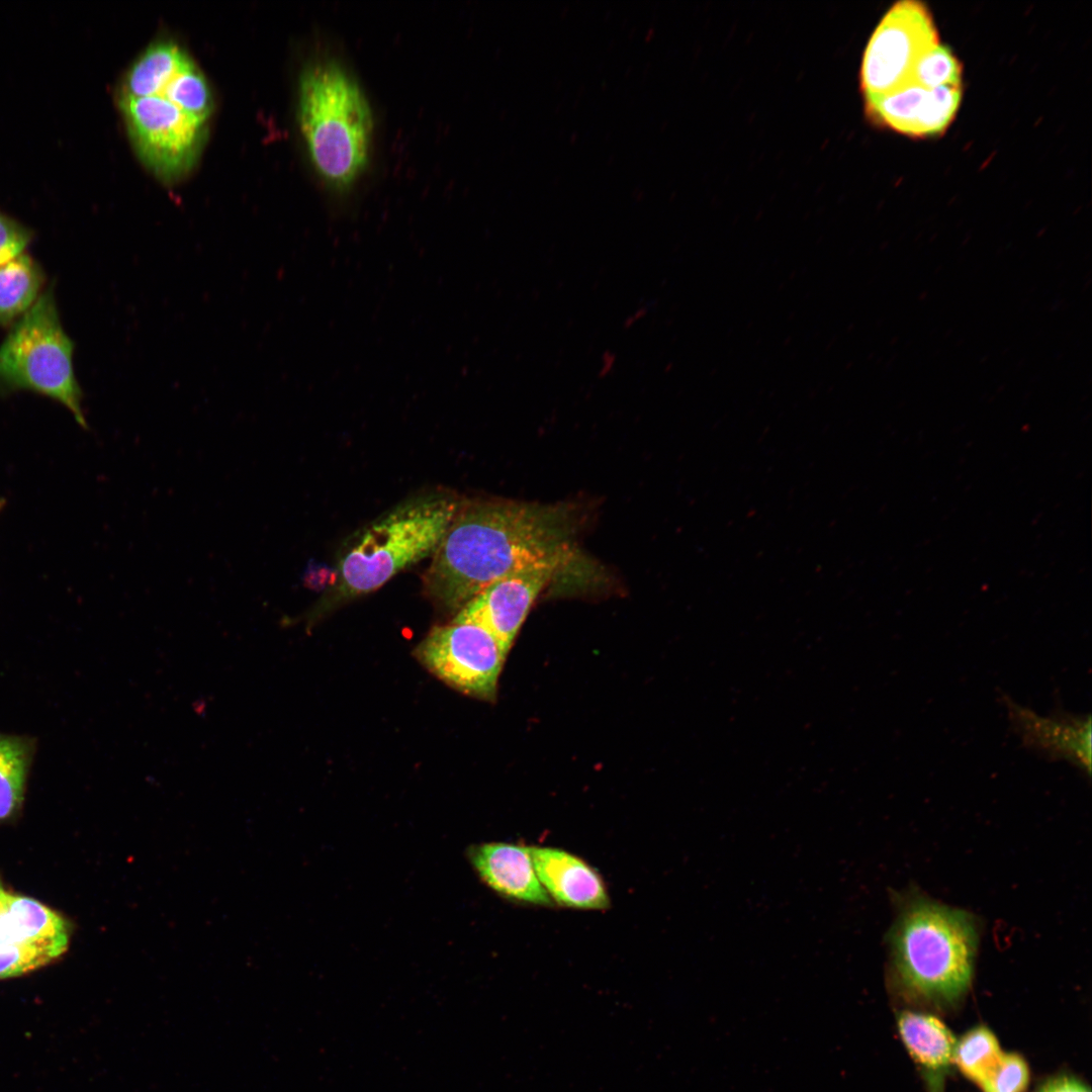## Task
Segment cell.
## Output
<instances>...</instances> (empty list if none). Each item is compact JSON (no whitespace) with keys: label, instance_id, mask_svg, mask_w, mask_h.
Returning <instances> with one entry per match:
<instances>
[{"label":"cell","instance_id":"17","mask_svg":"<svg viewBox=\"0 0 1092 1092\" xmlns=\"http://www.w3.org/2000/svg\"><path fill=\"white\" fill-rule=\"evenodd\" d=\"M1003 1053L991 1030L978 1026L956 1043L952 1062L980 1087L999 1065Z\"/></svg>","mask_w":1092,"mask_h":1092},{"label":"cell","instance_id":"15","mask_svg":"<svg viewBox=\"0 0 1092 1092\" xmlns=\"http://www.w3.org/2000/svg\"><path fill=\"white\" fill-rule=\"evenodd\" d=\"M8 916L14 943H38L66 951L70 938L67 922L38 901L8 894Z\"/></svg>","mask_w":1092,"mask_h":1092},{"label":"cell","instance_id":"23","mask_svg":"<svg viewBox=\"0 0 1092 1092\" xmlns=\"http://www.w3.org/2000/svg\"><path fill=\"white\" fill-rule=\"evenodd\" d=\"M1039 1092H1090V1090L1075 1078L1060 1077L1048 1082Z\"/></svg>","mask_w":1092,"mask_h":1092},{"label":"cell","instance_id":"7","mask_svg":"<svg viewBox=\"0 0 1092 1092\" xmlns=\"http://www.w3.org/2000/svg\"><path fill=\"white\" fill-rule=\"evenodd\" d=\"M939 44L928 9L917 1L896 3L874 31L861 64L867 98L908 85L921 59Z\"/></svg>","mask_w":1092,"mask_h":1092},{"label":"cell","instance_id":"16","mask_svg":"<svg viewBox=\"0 0 1092 1092\" xmlns=\"http://www.w3.org/2000/svg\"><path fill=\"white\" fill-rule=\"evenodd\" d=\"M40 284L37 266L24 254L0 266V323L25 313L36 301Z\"/></svg>","mask_w":1092,"mask_h":1092},{"label":"cell","instance_id":"11","mask_svg":"<svg viewBox=\"0 0 1092 1092\" xmlns=\"http://www.w3.org/2000/svg\"><path fill=\"white\" fill-rule=\"evenodd\" d=\"M1011 726L1025 746L1052 759H1065L1089 777L1091 774V718L1054 715L1041 717L1004 697Z\"/></svg>","mask_w":1092,"mask_h":1092},{"label":"cell","instance_id":"22","mask_svg":"<svg viewBox=\"0 0 1092 1092\" xmlns=\"http://www.w3.org/2000/svg\"><path fill=\"white\" fill-rule=\"evenodd\" d=\"M30 240V233L0 211V266L21 254Z\"/></svg>","mask_w":1092,"mask_h":1092},{"label":"cell","instance_id":"9","mask_svg":"<svg viewBox=\"0 0 1092 1092\" xmlns=\"http://www.w3.org/2000/svg\"><path fill=\"white\" fill-rule=\"evenodd\" d=\"M566 563L541 562L495 580L463 605L451 622L483 627L508 654L535 600Z\"/></svg>","mask_w":1092,"mask_h":1092},{"label":"cell","instance_id":"2","mask_svg":"<svg viewBox=\"0 0 1092 1092\" xmlns=\"http://www.w3.org/2000/svg\"><path fill=\"white\" fill-rule=\"evenodd\" d=\"M187 58L175 42L153 43L129 68L117 94L139 157L169 183L194 166L210 117L180 79Z\"/></svg>","mask_w":1092,"mask_h":1092},{"label":"cell","instance_id":"10","mask_svg":"<svg viewBox=\"0 0 1092 1092\" xmlns=\"http://www.w3.org/2000/svg\"><path fill=\"white\" fill-rule=\"evenodd\" d=\"M962 86L936 88L910 83L892 93L867 98L868 111L889 127L911 136L944 130L959 108Z\"/></svg>","mask_w":1092,"mask_h":1092},{"label":"cell","instance_id":"12","mask_svg":"<svg viewBox=\"0 0 1092 1092\" xmlns=\"http://www.w3.org/2000/svg\"><path fill=\"white\" fill-rule=\"evenodd\" d=\"M466 857L481 882L500 897L526 905H553L539 881L530 847L483 842L469 846Z\"/></svg>","mask_w":1092,"mask_h":1092},{"label":"cell","instance_id":"21","mask_svg":"<svg viewBox=\"0 0 1092 1092\" xmlns=\"http://www.w3.org/2000/svg\"><path fill=\"white\" fill-rule=\"evenodd\" d=\"M1029 1079L1025 1061L1016 1054L1003 1057L981 1088L985 1092H1024Z\"/></svg>","mask_w":1092,"mask_h":1092},{"label":"cell","instance_id":"20","mask_svg":"<svg viewBox=\"0 0 1092 1092\" xmlns=\"http://www.w3.org/2000/svg\"><path fill=\"white\" fill-rule=\"evenodd\" d=\"M62 952L38 943L18 942L0 946V980L38 969Z\"/></svg>","mask_w":1092,"mask_h":1092},{"label":"cell","instance_id":"1","mask_svg":"<svg viewBox=\"0 0 1092 1092\" xmlns=\"http://www.w3.org/2000/svg\"><path fill=\"white\" fill-rule=\"evenodd\" d=\"M565 508L513 502H461L423 575L437 607L457 612L495 580L528 566L568 561Z\"/></svg>","mask_w":1092,"mask_h":1092},{"label":"cell","instance_id":"3","mask_svg":"<svg viewBox=\"0 0 1092 1092\" xmlns=\"http://www.w3.org/2000/svg\"><path fill=\"white\" fill-rule=\"evenodd\" d=\"M297 116L317 176L331 190L348 191L368 164L373 120L362 88L338 59L317 57L303 67Z\"/></svg>","mask_w":1092,"mask_h":1092},{"label":"cell","instance_id":"18","mask_svg":"<svg viewBox=\"0 0 1092 1092\" xmlns=\"http://www.w3.org/2000/svg\"><path fill=\"white\" fill-rule=\"evenodd\" d=\"M26 764L25 745L0 736V820L13 815L22 803Z\"/></svg>","mask_w":1092,"mask_h":1092},{"label":"cell","instance_id":"8","mask_svg":"<svg viewBox=\"0 0 1092 1092\" xmlns=\"http://www.w3.org/2000/svg\"><path fill=\"white\" fill-rule=\"evenodd\" d=\"M416 658L451 688L493 701L507 653L494 636L472 623L435 626L418 644Z\"/></svg>","mask_w":1092,"mask_h":1092},{"label":"cell","instance_id":"19","mask_svg":"<svg viewBox=\"0 0 1092 1092\" xmlns=\"http://www.w3.org/2000/svg\"><path fill=\"white\" fill-rule=\"evenodd\" d=\"M912 82L928 88L962 86V66L950 50L938 44L918 63Z\"/></svg>","mask_w":1092,"mask_h":1092},{"label":"cell","instance_id":"24","mask_svg":"<svg viewBox=\"0 0 1092 1092\" xmlns=\"http://www.w3.org/2000/svg\"><path fill=\"white\" fill-rule=\"evenodd\" d=\"M4 504H5V502L3 499H0V511L2 510Z\"/></svg>","mask_w":1092,"mask_h":1092},{"label":"cell","instance_id":"4","mask_svg":"<svg viewBox=\"0 0 1092 1092\" xmlns=\"http://www.w3.org/2000/svg\"><path fill=\"white\" fill-rule=\"evenodd\" d=\"M461 502L447 490L424 492L369 524L341 558L334 583L312 608L309 620L376 590L405 567L432 556Z\"/></svg>","mask_w":1092,"mask_h":1092},{"label":"cell","instance_id":"6","mask_svg":"<svg viewBox=\"0 0 1092 1092\" xmlns=\"http://www.w3.org/2000/svg\"><path fill=\"white\" fill-rule=\"evenodd\" d=\"M72 353L73 344L62 329L53 295L47 292L23 314L2 344L0 378L58 399L86 428Z\"/></svg>","mask_w":1092,"mask_h":1092},{"label":"cell","instance_id":"5","mask_svg":"<svg viewBox=\"0 0 1092 1092\" xmlns=\"http://www.w3.org/2000/svg\"><path fill=\"white\" fill-rule=\"evenodd\" d=\"M889 940L893 974L908 994L949 1004L969 989L978 942L970 914L916 898L900 912Z\"/></svg>","mask_w":1092,"mask_h":1092},{"label":"cell","instance_id":"14","mask_svg":"<svg viewBox=\"0 0 1092 1092\" xmlns=\"http://www.w3.org/2000/svg\"><path fill=\"white\" fill-rule=\"evenodd\" d=\"M901 1038L921 1067L939 1072L952 1062L956 1039L949 1029L935 1016L904 1011L898 1018Z\"/></svg>","mask_w":1092,"mask_h":1092},{"label":"cell","instance_id":"13","mask_svg":"<svg viewBox=\"0 0 1092 1092\" xmlns=\"http://www.w3.org/2000/svg\"><path fill=\"white\" fill-rule=\"evenodd\" d=\"M530 852L553 904L581 910H602L610 905L605 882L582 858L551 846H531Z\"/></svg>","mask_w":1092,"mask_h":1092}]
</instances>
